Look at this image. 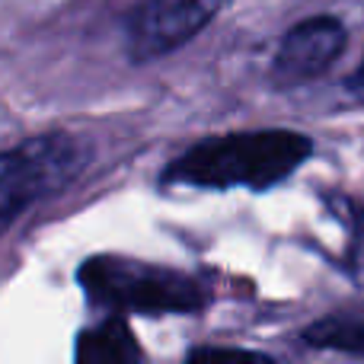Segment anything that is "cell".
<instances>
[{"instance_id":"cell-2","label":"cell","mask_w":364,"mask_h":364,"mask_svg":"<svg viewBox=\"0 0 364 364\" xmlns=\"http://www.w3.org/2000/svg\"><path fill=\"white\" fill-rule=\"evenodd\" d=\"M93 304L115 314H195L208 307L211 294L192 275L166 265L138 262L122 256H93L77 272Z\"/></svg>"},{"instance_id":"cell-6","label":"cell","mask_w":364,"mask_h":364,"mask_svg":"<svg viewBox=\"0 0 364 364\" xmlns=\"http://www.w3.org/2000/svg\"><path fill=\"white\" fill-rule=\"evenodd\" d=\"M144 352L122 316H109L100 326H90L77 339V361L83 364H128L141 361Z\"/></svg>"},{"instance_id":"cell-3","label":"cell","mask_w":364,"mask_h":364,"mask_svg":"<svg viewBox=\"0 0 364 364\" xmlns=\"http://www.w3.org/2000/svg\"><path fill=\"white\" fill-rule=\"evenodd\" d=\"M90 164V147L74 134H38L0 160V233L36 201L74 182Z\"/></svg>"},{"instance_id":"cell-9","label":"cell","mask_w":364,"mask_h":364,"mask_svg":"<svg viewBox=\"0 0 364 364\" xmlns=\"http://www.w3.org/2000/svg\"><path fill=\"white\" fill-rule=\"evenodd\" d=\"M346 93H348V100L352 102L364 106V58H361L358 68H355V74L346 80Z\"/></svg>"},{"instance_id":"cell-8","label":"cell","mask_w":364,"mask_h":364,"mask_svg":"<svg viewBox=\"0 0 364 364\" xmlns=\"http://www.w3.org/2000/svg\"><path fill=\"white\" fill-rule=\"evenodd\" d=\"M265 361L262 352H250V348H218V346H201V348H192L188 352V361Z\"/></svg>"},{"instance_id":"cell-1","label":"cell","mask_w":364,"mask_h":364,"mask_svg":"<svg viewBox=\"0 0 364 364\" xmlns=\"http://www.w3.org/2000/svg\"><path fill=\"white\" fill-rule=\"evenodd\" d=\"M314 154V141L291 128L233 132L192 144L164 170V186L188 188H265L288 179Z\"/></svg>"},{"instance_id":"cell-7","label":"cell","mask_w":364,"mask_h":364,"mask_svg":"<svg viewBox=\"0 0 364 364\" xmlns=\"http://www.w3.org/2000/svg\"><path fill=\"white\" fill-rule=\"evenodd\" d=\"M304 342L310 348L364 355V316H326L304 329Z\"/></svg>"},{"instance_id":"cell-5","label":"cell","mask_w":364,"mask_h":364,"mask_svg":"<svg viewBox=\"0 0 364 364\" xmlns=\"http://www.w3.org/2000/svg\"><path fill=\"white\" fill-rule=\"evenodd\" d=\"M348 45V32L336 16H310L284 32L272 61V77L284 87H297L326 74Z\"/></svg>"},{"instance_id":"cell-4","label":"cell","mask_w":364,"mask_h":364,"mask_svg":"<svg viewBox=\"0 0 364 364\" xmlns=\"http://www.w3.org/2000/svg\"><path fill=\"white\" fill-rule=\"evenodd\" d=\"M227 6L230 0H144L128 16V58L134 64H147L170 55Z\"/></svg>"}]
</instances>
